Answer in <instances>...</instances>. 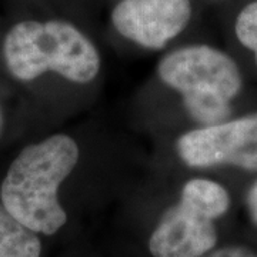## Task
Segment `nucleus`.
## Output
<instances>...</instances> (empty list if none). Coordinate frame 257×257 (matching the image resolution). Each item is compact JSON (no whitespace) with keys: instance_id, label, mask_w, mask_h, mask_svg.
<instances>
[{"instance_id":"6","label":"nucleus","mask_w":257,"mask_h":257,"mask_svg":"<svg viewBox=\"0 0 257 257\" xmlns=\"http://www.w3.org/2000/svg\"><path fill=\"white\" fill-rule=\"evenodd\" d=\"M192 16L190 0H121L111 22L121 36L147 49H162Z\"/></svg>"},{"instance_id":"10","label":"nucleus","mask_w":257,"mask_h":257,"mask_svg":"<svg viewBox=\"0 0 257 257\" xmlns=\"http://www.w3.org/2000/svg\"><path fill=\"white\" fill-rule=\"evenodd\" d=\"M247 203L248 209H250V216H251L253 221L257 224V182L256 184L251 187L250 193H248Z\"/></svg>"},{"instance_id":"7","label":"nucleus","mask_w":257,"mask_h":257,"mask_svg":"<svg viewBox=\"0 0 257 257\" xmlns=\"http://www.w3.org/2000/svg\"><path fill=\"white\" fill-rule=\"evenodd\" d=\"M37 233L16 220L0 203V257H40Z\"/></svg>"},{"instance_id":"4","label":"nucleus","mask_w":257,"mask_h":257,"mask_svg":"<svg viewBox=\"0 0 257 257\" xmlns=\"http://www.w3.org/2000/svg\"><path fill=\"white\" fill-rule=\"evenodd\" d=\"M230 209V194L209 179H192L180 202L162 216L149 240L153 257H203L217 243L214 220Z\"/></svg>"},{"instance_id":"1","label":"nucleus","mask_w":257,"mask_h":257,"mask_svg":"<svg viewBox=\"0 0 257 257\" xmlns=\"http://www.w3.org/2000/svg\"><path fill=\"white\" fill-rule=\"evenodd\" d=\"M79 146L67 135H53L26 146L12 162L0 187V203L35 233L52 236L67 214L59 203V187L73 172Z\"/></svg>"},{"instance_id":"8","label":"nucleus","mask_w":257,"mask_h":257,"mask_svg":"<svg viewBox=\"0 0 257 257\" xmlns=\"http://www.w3.org/2000/svg\"><path fill=\"white\" fill-rule=\"evenodd\" d=\"M236 35L243 46L254 52L257 62V2L240 12L236 20Z\"/></svg>"},{"instance_id":"11","label":"nucleus","mask_w":257,"mask_h":257,"mask_svg":"<svg viewBox=\"0 0 257 257\" xmlns=\"http://www.w3.org/2000/svg\"><path fill=\"white\" fill-rule=\"evenodd\" d=\"M2 130H3V116H2V110H0V135H2Z\"/></svg>"},{"instance_id":"3","label":"nucleus","mask_w":257,"mask_h":257,"mask_svg":"<svg viewBox=\"0 0 257 257\" xmlns=\"http://www.w3.org/2000/svg\"><path fill=\"white\" fill-rule=\"evenodd\" d=\"M157 73L183 96L193 119L206 126L227 119L230 103L241 90L239 66L229 55L207 45L186 46L166 55Z\"/></svg>"},{"instance_id":"5","label":"nucleus","mask_w":257,"mask_h":257,"mask_svg":"<svg viewBox=\"0 0 257 257\" xmlns=\"http://www.w3.org/2000/svg\"><path fill=\"white\" fill-rule=\"evenodd\" d=\"M177 153L190 167L231 165L257 172V113L184 133Z\"/></svg>"},{"instance_id":"9","label":"nucleus","mask_w":257,"mask_h":257,"mask_svg":"<svg viewBox=\"0 0 257 257\" xmlns=\"http://www.w3.org/2000/svg\"><path fill=\"white\" fill-rule=\"evenodd\" d=\"M203 257H257V254L253 253L251 250H248L247 247L230 246V247H221L209 251Z\"/></svg>"},{"instance_id":"2","label":"nucleus","mask_w":257,"mask_h":257,"mask_svg":"<svg viewBox=\"0 0 257 257\" xmlns=\"http://www.w3.org/2000/svg\"><path fill=\"white\" fill-rule=\"evenodd\" d=\"M3 56L12 76L25 82L55 72L73 83H90L100 70L92 40L62 20L15 25L5 37Z\"/></svg>"}]
</instances>
